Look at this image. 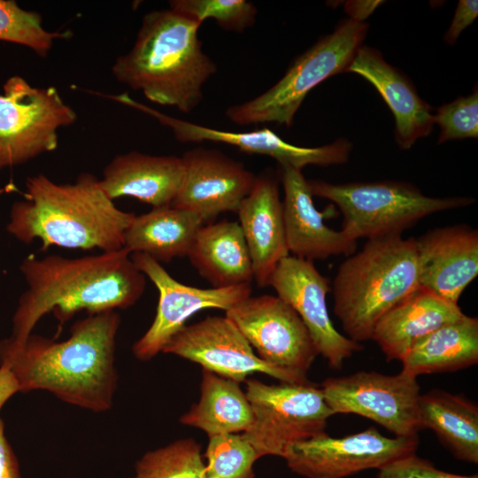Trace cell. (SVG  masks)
<instances>
[{
	"mask_svg": "<svg viewBox=\"0 0 478 478\" xmlns=\"http://www.w3.org/2000/svg\"><path fill=\"white\" fill-rule=\"evenodd\" d=\"M116 311L89 313L57 342L31 334L24 341L0 340V366L8 367L19 392L44 390L58 399L94 412L109 411L117 389Z\"/></svg>",
	"mask_w": 478,
	"mask_h": 478,
	"instance_id": "6da1fadb",
	"label": "cell"
},
{
	"mask_svg": "<svg viewBox=\"0 0 478 478\" xmlns=\"http://www.w3.org/2000/svg\"><path fill=\"white\" fill-rule=\"evenodd\" d=\"M19 270L27 289L12 320L10 337L17 342L31 335L50 312L63 324L82 310L96 313L127 309L141 298L146 287V276L125 248L80 258L29 255Z\"/></svg>",
	"mask_w": 478,
	"mask_h": 478,
	"instance_id": "7a4b0ae2",
	"label": "cell"
},
{
	"mask_svg": "<svg viewBox=\"0 0 478 478\" xmlns=\"http://www.w3.org/2000/svg\"><path fill=\"white\" fill-rule=\"evenodd\" d=\"M24 199L10 210L6 229L17 240L69 249L123 248L125 232L135 214L119 209L99 179L81 173L74 183L58 184L39 173L27 178Z\"/></svg>",
	"mask_w": 478,
	"mask_h": 478,
	"instance_id": "3957f363",
	"label": "cell"
},
{
	"mask_svg": "<svg viewBox=\"0 0 478 478\" xmlns=\"http://www.w3.org/2000/svg\"><path fill=\"white\" fill-rule=\"evenodd\" d=\"M201 25L170 8L147 12L132 49L113 64L114 77L150 102L189 113L218 70L202 50Z\"/></svg>",
	"mask_w": 478,
	"mask_h": 478,
	"instance_id": "277c9868",
	"label": "cell"
},
{
	"mask_svg": "<svg viewBox=\"0 0 478 478\" xmlns=\"http://www.w3.org/2000/svg\"><path fill=\"white\" fill-rule=\"evenodd\" d=\"M419 287L414 237L369 239L338 266L332 282L334 312L350 339L371 340L379 320Z\"/></svg>",
	"mask_w": 478,
	"mask_h": 478,
	"instance_id": "5b68a950",
	"label": "cell"
},
{
	"mask_svg": "<svg viewBox=\"0 0 478 478\" xmlns=\"http://www.w3.org/2000/svg\"><path fill=\"white\" fill-rule=\"evenodd\" d=\"M312 196L331 201L343 217L342 230L351 239L402 235L436 212L467 206L469 197H428L405 181H375L333 184L308 180Z\"/></svg>",
	"mask_w": 478,
	"mask_h": 478,
	"instance_id": "8992f818",
	"label": "cell"
},
{
	"mask_svg": "<svg viewBox=\"0 0 478 478\" xmlns=\"http://www.w3.org/2000/svg\"><path fill=\"white\" fill-rule=\"evenodd\" d=\"M368 28L366 22L342 20L331 34L299 55L274 85L251 100L228 107L226 117L239 126L275 123L290 127L312 89L347 71Z\"/></svg>",
	"mask_w": 478,
	"mask_h": 478,
	"instance_id": "52a82bcc",
	"label": "cell"
},
{
	"mask_svg": "<svg viewBox=\"0 0 478 478\" xmlns=\"http://www.w3.org/2000/svg\"><path fill=\"white\" fill-rule=\"evenodd\" d=\"M246 397L253 420L242 436L259 457L284 458L296 443L325 431L334 415L321 388L311 382L267 385L258 380H246Z\"/></svg>",
	"mask_w": 478,
	"mask_h": 478,
	"instance_id": "ba28073f",
	"label": "cell"
},
{
	"mask_svg": "<svg viewBox=\"0 0 478 478\" xmlns=\"http://www.w3.org/2000/svg\"><path fill=\"white\" fill-rule=\"evenodd\" d=\"M76 119L55 87H33L21 76H12L0 95V169L54 150L58 129Z\"/></svg>",
	"mask_w": 478,
	"mask_h": 478,
	"instance_id": "9c48e42d",
	"label": "cell"
},
{
	"mask_svg": "<svg viewBox=\"0 0 478 478\" xmlns=\"http://www.w3.org/2000/svg\"><path fill=\"white\" fill-rule=\"evenodd\" d=\"M321 389L327 404L337 413H354L384 427L396 436H418L420 385L404 371L387 375L360 371L328 378Z\"/></svg>",
	"mask_w": 478,
	"mask_h": 478,
	"instance_id": "30bf717a",
	"label": "cell"
},
{
	"mask_svg": "<svg viewBox=\"0 0 478 478\" xmlns=\"http://www.w3.org/2000/svg\"><path fill=\"white\" fill-rule=\"evenodd\" d=\"M225 312L262 360L307 379L318 351L289 305L278 296H250Z\"/></svg>",
	"mask_w": 478,
	"mask_h": 478,
	"instance_id": "8fae6325",
	"label": "cell"
},
{
	"mask_svg": "<svg viewBox=\"0 0 478 478\" xmlns=\"http://www.w3.org/2000/svg\"><path fill=\"white\" fill-rule=\"evenodd\" d=\"M418 436L387 437L376 428L342 437L326 432L294 444L283 458L289 469L306 478H344L367 469H381L415 453Z\"/></svg>",
	"mask_w": 478,
	"mask_h": 478,
	"instance_id": "7c38bea8",
	"label": "cell"
},
{
	"mask_svg": "<svg viewBox=\"0 0 478 478\" xmlns=\"http://www.w3.org/2000/svg\"><path fill=\"white\" fill-rule=\"evenodd\" d=\"M136 267L156 286L158 303L153 322L132 346L135 357L147 361L162 351L166 343L194 313L207 308L225 312L251 294V285L201 289L173 279L153 258L142 252L130 254Z\"/></svg>",
	"mask_w": 478,
	"mask_h": 478,
	"instance_id": "4fadbf2b",
	"label": "cell"
},
{
	"mask_svg": "<svg viewBox=\"0 0 478 478\" xmlns=\"http://www.w3.org/2000/svg\"><path fill=\"white\" fill-rule=\"evenodd\" d=\"M110 98L144 112L169 127L175 139L181 143L213 142L236 147L247 154L273 158L278 166H289L303 170L307 166H329L348 161L352 144L345 138L319 147H302L288 143L271 129L234 132L219 130L160 112L131 98L127 93L109 96Z\"/></svg>",
	"mask_w": 478,
	"mask_h": 478,
	"instance_id": "5bb4252c",
	"label": "cell"
},
{
	"mask_svg": "<svg viewBox=\"0 0 478 478\" xmlns=\"http://www.w3.org/2000/svg\"><path fill=\"white\" fill-rule=\"evenodd\" d=\"M162 352L196 362L203 368L238 383L255 372L266 374L281 382H309L262 360L226 315L209 316L183 327L166 343Z\"/></svg>",
	"mask_w": 478,
	"mask_h": 478,
	"instance_id": "9a60e30c",
	"label": "cell"
},
{
	"mask_svg": "<svg viewBox=\"0 0 478 478\" xmlns=\"http://www.w3.org/2000/svg\"><path fill=\"white\" fill-rule=\"evenodd\" d=\"M269 286L298 314L320 354L333 369L362 349L359 343L342 335L334 326L327 307L329 280L312 261L287 256L274 271Z\"/></svg>",
	"mask_w": 478,
	"mask_h": 478,
	"instance_id": "2e32d148",
	"label": "cell"
},
{
	"mask_svg": "<svg viewBox=\"0 0 478 478\" xmlns=\"http://www.w3.org/2000/svg\"><path fill=\"white\" fill-rule=\"evenodd\" d=\"M181 158L184 173L172 206L191 212L204 222L222 212H237L256 174L216 149L194 148Z\"/></svg>",
	"mask_w": 478,
	"mask_h": 478,
	"instance_id": "e0dca14e",
	"label": "cell"
},
{
	"mask_svg": "<svg viewBox=\"0 0 478 478\" xmlns=\"http://www.w3.org/2000/svg\"><path fill=\"white\" fill-rule=\"evenodd\" d=\"M278 166L284 190L282 211L289 252L312 262L333 256L348 257L356 252V240L324 222L326 218L335 216V210L333 205L321 212L317 210L308 180L302 171L289 166Z\"/></svg>",
	"mask_w": 478,
	"mask_h": 478,
	"instance_id": "ac0fdd59",
	"label": "cell"
},
{
	"mask_svg": "<svg viewBox=\"0 0 478 478\" xmlns=\"http://www.w3.org/2000/svg\"><path fill=\"white\" fill-rule=\"evenodd\" d=\"M420 287L458 305L478 274V232L467 225L432 229L415 238Z\"/></svg>",
	"mask_w": 478,
	"mask_h": 478,
	"instance_id": "d6986e66",
	"label": "cell"
},
{
	"mask_svg": "<svg viewBox=\"0 0 478 478\" xmlns=\"http://www.w3.org/2000/svg\"><path fill=\"white\" fill-rule=\"evenodd\" d=\"M279 173L266 169L256 175L253 187L236 213L252 265L253 280L260 288L269 286L279 262L289 256Z\"/></svg>",
	"mask_w": 478,
	"mask_h": 478,
	"instance_id": "ffe728a7",
	"label": "cell"
},
{
	"mask_svg": "<svg viewBox=\"0 0 478 478\" xmlns=\"http://www.w3.org/2000/svg\"><path fill=\"white\" fill-rule=\"evenodd\" d=\"M346 72L365 78L380 93L394 115L395 138L400 149L409 150L418 139L431 133L435 123L430 105L379 50L362 45Z\"/></svg>",
	"mask_w": 478,
	"mask_h": 478,
	"instance_id": "44dd1931",
	"label": "cell"
},
{
	"mask_svg": "<svg viewBox=\"0 0 478 478\" xmlns=\"http://www.w3.org/2000/svg\"><path fill=\"white\" fill-rule=\"evenodd\" d=\"M183 173L181 157L129 151L111 160L99 183L112 200L131 197L158 208L172 204Z\"/></svg>",
	"mask_w": 478,
	"mask_h": 478,
	"instance_id": "7402d4cb",
	"label": "cell"
},
{
	"mask_svg": "<svg viewBox=\"0 0 478 478\" xmlns=\"http://www.w3.org/2000/svg\"><path fill=\"white\" fill-rule=\"evenodd\" d=\"M464 315L460 307L419 287L376 323L371 340L387 361H402L412 347L440 327Z\"/></svg>",
	"mask_w": 478,
	"mask_h": 478,
	"instance_id": "603a6c76",
	"label": "cell"
},
{
	"mask_svg": "<svg viewBox=\"0 0 478 478\" xmlns=\"http://www.w3.org/2000/svg\"><path fill=\"white\" fill-rule=\"evenodd\" d=\"M204 224L187 255L198 274L212 288L251 285V259L238 222Z\"/></svg>",
	"mask_w": 478,
	"mask_h": 478,
	"instance_id": "cb8c5ba5",
	"label": "cell"
},
{
	"mask_svg": "<svg viewBox=\"0 0 478 478\" xmlns=\"http://www.w3.org/2000/svg\"><path fill=\"white\" fill-rule=\"evenodd\" d=\"M204 223L198 215L172 205L152 208L135 216L125 232L123 248L130 254L142 252L159 263H167L188 255Z\"/></svg>",
	"mask_w": 478,
	"mask_h": 478,
	"instance_id": "d4e9b609",
	"label": "cell"
},
{
	"mask_svg": "<svg viewBox=\"0 0 478 478\" xmlns=\"http://www.w3.org/2000/svg\"><path fill=\"white\" fill-rule=\"evenodd\" d=\"M478 362V319L464 314L431 332L402 359V371L418 377L453 372Z\"/></svg>",
	"mask_w": 478,
	"mask_h": 478,
	"instance_id": "484cf974",
	"label": "cell"
},
{
	"mask_svg": "<svg viewBox=\"0 0 478 478\" xmlns=\"http://www.w3.org/2000/svg\"><path fill=\"white\" fill-rule=\"evenodd\" d=\"M420 428H430L462 461L478 462V406L460 395L432 389L419 399Z\"/></svg>",
	"mask_w": 478,
	"mask_h": 478,
	"instance_id": "4316f807",
	"label": "cell"
},
{
	"mask_svg": "<svg viewBox=\"0 0 478 478\" xmlns=\"http://www.w3.org/2000/svg\"><path fill=\"white\" fill-rule=\"evenodd\" d=\"M180 420L212 436L246 431L253 415L238 382L203 368L200 399Z\"/></svg>",
	"mask_w": 478,
	"mask_h": 478,
	"instance_id": "83f0119b",
	"label": "cell"
},
{
	"mask_svg": "<svg viewBox=\"0 0 478 478\" xmlns=\"http://www.w3.org/2000/svg\"><path fill=\"white\" fill-rule=\"evenodd\" d=\"M135 471L134 478H207L201 446L191 438L147 451Z\"/></svg>",
	"mask_w": 478,
	"mask_h": 478,
	"instance_id": "f1b7e54d",
	"label": "cell"
},
{
	"mask_svg": "<svg viewBox=\"0 0 478 478\" xmlns=\"http://www.w3.org/2000/svg\"><path fill=\"white\" fill-rule=\"evenodd\" d=\"M71 35V31H47L39 13L20 8L15 1L0 0V41L27 46L46 57L56 40Z\"/></svg>",
	"mask_w": 478,
	"mask_h": 478,
	"instance_id": "f546056e",
	"label": "cell"
},
{
	"mask_svg": "<svg viewBox=\"0 0 478 478\" xmlns=\"http://www.w3.org/2000/svg\"><path fill=\"white\" fill-rule=\"evenodd\" d=\"M204 457L207 478H254L253 466L260 458L253 446L236 434L209 436Z\"/></svg>",
	"mask_w": 478,
	"mask_h": 478,
	"instance_id": "4dcf8cb0",
	"label": "cell"
},
{
	"mask_svg": "<svg viewBox=\"0 0 478 478\" xmlns=\"http://www.w3.org/2000/svg\"><path fill=\"white\" fill-rule=\"evenodd\" d=\"M169 8L201 24L212 19L227 31L242 33L256 21L258 9L247 0H172Z\"/></svg>",
	"mask_w": 478,
	"mask_h": 478,
	"instance_id": "1f68e13d",
	"label": "cell"
},
{
	"mask_svg": "<svg viewBox=\"0 0 478 478\" xmlns=\"http://www.w3.org/2000/svg\"><path fill=\"white\" fill-rule=\"evenodd\" d=\"M434 123L440 127L437 143L450 140L477 139L478 89L437 108L433 114Z\"/></svg>",
	"mask_w": 478,
	"mask_h": 478,
	"instance_id": "d6a6232c",
	"label": "cell"
},
{
	"mask_svg": "<svg viewBox=\"0 0 478 478\" xmlns=\"http://www.w3.org/2000/svg\"><path fill=\"white\" fill-rule=\"evenodd\" d=\"M377 478H478V475H461L442 471L430 461L412 453L379 469Z\"/></svg>",
	"mask_w": 478,
	"mask_h": 478,
	"instance_id": "836d02e7",
	"label": "cell"
},
{
	"mask_svg": "<svg viewBox=\"0 0 478 478\" xmlns=\"http://www.w3.org/2000/svg\"><path fill=\"white\" fill-rule=\"evenodd\" d=\"M477 15L476 0H459L451 23L444 35V41L450 45H454L462 31L474 21Z\"/></svg>",
	"mask_w": 478,
	"mask_h": 478,
	"instance_id": "e575fe53",
	"label": "cell"
},
{
	"mask_svg": "<svg viewBox=\"0 0 478 478\" xmlns=\"http://www.w3.org/2000/svg\"><path fill=\"white\" fill-rule=\"evenodd\" d=\"M0 478H22L18 459L9 443L0 417Z\"/></svg>",
	"mask_w": 478,
	"mask_h": 478,
	"instance_id": "d590c367",
	"label": "cell"
},
{
	"mask_svg": "<svg viewBox=\"0 0 478 478\" xmlns=\"http://www.w3.org/2000/svg\"><path fill=\"white\" fill-rule=\"evenodd\" d=\"M383 2L382 1H348L344 4V11L349 19L365 22V19Z\"/></svg>",
	"mask_w": 478,
	"mask_h": 478,
	"instance_id": "8d00e7d4",
	"label": "cell"
},
{
	"mask_svg": "<svg viewBox=\"0 0 478 478\" xmlns=\"http://www.w3.org/2000/svg\"><path fill=\"white\" fill-rule=\"evenodd\" d=\"M17 392H19V386L12 373L8 367L0 366V410Z\"/></svg>",
	"mask_w": 478,
	"mask_h": 478,
	"instance_id": "74e56055",
	"label": "cell"
}]
</instances>
